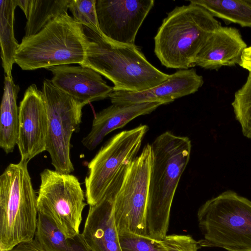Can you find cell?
Masks as SVG:
<instances>
[{
	"mask_svg": "<svg viewBox=\"0 0 251 251\" xmlns=\"http://www.w3.org/2000/svg\"><path fill=\"white\" fill-rule=\"evenodd\" d=\"M151 147L146 231L148 236L162 240L167 235L176 189L189 161L191 143L187 137L166 131L155 138Z\"/></svg>",
	"mask_w": 251,
	"mask_h": 251,
	"instance_id": "1",
	"label": "cell"
},
{
	"mask_svg": "<svg viewBox=\"0 0 251 251\" xmlns=\"http://www.w3.org/2000/svg\"><path fill=\"white\" fill-rule=\"evenodd\" d=\"M88 39L85 59L88 67L110 80L114 90L141 92L167 80L170 75L153 66L136 46L112 42L85 27Z\"/></svg>",
	"mask_w": 251,
	"mask_h": 251,
	"instance_id": "2",
	"label": "cell"
},
{
	"mask_svg": "<svg viewBox=\"0 0 251 251\" xmlns=\"http://www.w3.org/2000/svg\"><path fill=\"white\" fill-rule=\"evenodd\" d=\"M221 23L204 8L191 3L176 7L164 19L154 37V52L167 68L188 69Z\"/></svg>",
	"mask_w": 251,
	"mask_h": 251,
	"instance_id": "3",
	"label": "cell"
},
{
	"mask_svg": "<svg viewBox=\"0 0 251 251\" xmlns=\"http://www.w3.org/2000/svg\"><path fill=\"white\" fill-rule=\"evenodd\" d=\"M89 39L83 26L68 13L50 22L36 34L24 37L16 51V63L23 70L46 69L83 63Z\"/></svg>",
	"mask_w": 251,
	"mask_h": 251,
	"instance_id": "4",
	"label": "cell"
},
{
	"mask_svg": "<svg viewBox=\"0 0 251 251\" xmlns=\"http://www.w3.org/2000/svg\"><path fill=\"white\" fill-rule=\"evenodd\" d=\"M28 163H11L0 176V251L34 238L38 221L37 196Z\"/></svg>",
	"mask_w": 251,
	"mask_h": 251,
	"instance_id": "5",
	"label": "cell"
},
{
	"mask_svg": "<svg viewBox=\"0 0 251 251\" xmlns=\"http://www.w3.org/2000/svg\"><path fill=\"white\" fill-rule=\"evenodd\" d=\"M201 247L251 251V201L231 191L207 201L197 213Z\"/></svg>",
	"mask_w": 251,
	"mask_h": 251,
	"instance_id": "6",
	"label": "cell"
},
{
	"mask_svg": "<svg viewBox=\"0 0 251 251\" xmlns=\"http://www.w3.org/2000/svg\"><path fill=\"white\" fill-rule=\"evenodd\" d=\"M38 214L48 218L69 239L80 234L82 212L87 204L78 178L49 169L40 174Z\"/></svg>",
	"mask_w": 251,
	"mask_h": 251,
	"instance_id": "7",
	"label": "cell"
},
{
	"mask_svg": "<svg viewBox=\"0 0 251 251\" xmlns=\"http://www.w3.org/2000/svg\"><path fill=\"white\" fill-rule=\"evenodd\" d=\"M42 92L48 119L46 151L55 170L69 174L75 169L70 156L71 139L81 123L83 104L45 79Z\"/></svg>",
	"mask_w": 251,
	"mask_h": 251,
	"instance_id": "8",
	"label": "cell"
},
{
	"mask_svg": "<svg viewBox=\"0 0 251 251\" xmlns=\"http://www.w3.org/2000/svg\"><path fill=\"white\" fill-rule=\"evenodd\" d=\"M152 162L151 145L129 163L114 202V215L119 233L147 236L146 214Z\"/></svg>",
	"mask_w": 251,
	"mask_h": 251,
	"instance_id": "9",
	"label": "cell"
},
{
	"mask_svg": "<svg viewBox=\"0 0 251 251\" xmlns=\"http://www.w3.org/2000/svg\"><path fill=\"white\" fill-rule=\"evenodd\" d=\"M148 129V126L141 125L117 133L88 163L84 183L89 205L96 204L101 199L122 166L136 157Z\"/></svg>",
	"mask_w": 251,
	"mask_h": 251,
	"instance_id": "10",
	"label": "cell"
},
{
	"mask_svg": "<svg viewBox=\"0 0 251 251\" xmlns=\"http://www.w3.org/2000/svg\"><path fill=\"white\" fill-rule=\"evenodd\" d=\"M154 3L153 0H97L101 34L116 44L135 45L137 33Z\"/></svg>",
	"mask_w": 251,
	"mask_h": 251,
	"instance_id": "11",
	"label": "cell"
},
{
	"mask_svg": "<svg viewBox=\"0 0 251 251\" xmlns=\"http://www.w3.org/2000/svg\"><path fill=\"white\" fill-rule=\"evenodd\" d=\"M48 119L43 92L35 84L25 92L19 107L17 145L21 161L28 163L46 151Z\"/></svg>",
	"mask_w": 251,
	"mask_h": 251,
	"instance_id": "12",
	"label": "cell"
},
{
	"mask_svg": "<svg viewBox=\"0 0 251 251\" xmlns=\"http://www.w3.org/2000/svg\"><path fill=\"white\" fill-rule=\"evenodd\" d=\"M126 174L122 170L96 204L89 205L81 233L90 251H122L114 215V202Z\"/></svg>",
	"mask_w": 251,
	"mask_h": 251,
	"instance_id": "13",
	"label": "cell"
},
{
	"mask_svg": "<svg viewBox=\"0 0 251 251\" xmlns=\"http://www.w3.org/2000/svg\"><path fill=\"white\" fill-rule=\"evenodd\" d=\"M202 76L195 69L180 70L170 75L162 83L141 92L114 90L109 96L112 104L129 105L159 101L166 104L195 93L202 86Z\"/></svg>",
	"mask_w": 251,
	"mask_h": 251,
	"instance_id": "14",
	"label": "cell"
},
{
	"mask_svg": "<svg viewBox=\"0 0 251 251\" xmlns=\"http://www.w3.org/2000/svg\"><path fill=\"white\" fill-rule=\"evenodd\" d=\"M47 70L52 73L50 81L55 87L84 106L109 98L113 91L100 74L88 67L64 65Z\"/></svg>",
	"mask_w": 251,
	"mask_h": 251,
	"instance_id": "15",
	"label": "cell"
},
{
	"mask_svg": "<svg viewBox=\"0 0 251 251\" xmlns=\"http://www.w3.org/2000/svg\"><path fill=\"white\" fill-rule=\"evenodd\" d=\"M247 45L239 31L222 26L216 29L198 54L195 66L205 69L218 70L224 66L239 64Z\"/></svg>",
	"mask_w": 251,
	"mask_h": 251,
	"instance_id": "16",
	"label": "cell"
},
{
	"mask_svg": "<svg viewBox=\"0 0 251 251\" xmlns=\"http://www.w3.org/2000/svg\"><path fill=\"white\" fill-rule=\"evenodd\" d=\"M162 104L159 101L129 105L112 104L95 115L91 129L82 139V143L88 150H93L110 132L122 128L139 116L151 113Z\"/></svg>",
	"mask_w": 251,
	"mask_h": 251,
	"instance_id": "17",
	"label": "cell"
},
{
	"mask_svg": "<svg viewBox=\"0 0 251 251\" xmlns=\"http://www.w3.org/2000/svg\"><path fill=\"white\" fill-rule=\"evenodd\" d=\"M19 91V86L13 78L5 75L0 111V147L6 154L13 152L17 145L19 121L17 100Z\"/></svg>",
	"mask_w": 251,
	"mask_h": 251,
	"instance_id": "18",
	"label": "cell"
},
{
	"mask_svg": "<svg viewBox=\"0 0 251 251\" xmlns=\"http://www.w3.org/2000/svg\"><path fill=\"white\" fill-rule=\"evenodd\" d=\"M34 239L46 251H90L82 233L67 238L48 218L38 214Z\"/></svg>",
	"mask_w": 251,
	"mask_h": 251,
	"instance_id": "19",
	"label": "cell"
},
{
	"mask_svg": "<svg viewBox=\"0 0 251 251\" xmlns=\"http://www.w3.org/2000/svg\"><path fill=\"white\" fill-rule=\"evenodd\" d=\"M15 0H0V42L2 66L5 75L13 78L12 71L19 46L14 35Z\"/></svg>",
	"mask_w": 251,
	"mask_h": 251,
	"instance_id": "20",
	"label": "cell"
},
{
	"mask_svg": "<svg viewBox=\"0 0 251 251\" xmlns=\"http://www.w3.org/2000/svg\"><path fill=\"white\" fill-rule=\"evenodd\" d=\"M190 3L199 5L213 16L226 23L242 27H251V3L248 0H192Z\"/></svg>",
	"mask_w": 251,
	"mask_h": 251,
	"instance_id": "21",
	"label": "cell"
},
{
	"mask_svg": "<svg viewBox=\"0 0 251 251\" xmlns=\"http://www.w3.org/2000/svg\"><path fill=\"white\" fill-rule=\"evenodd\" d=\"M71 0H30L24 37L33 36L58 16L68 13Z\"/></svg>",
	"mask_w": 251,
	"mask_h": 251,
	"instance_id": "22",
	"label": "cell"
},
{
	"mask_svg": "<svg viewBox=\"0 0 251 251\" xmlns=\"http://www.w3.org/2000/svg\"><path fill=\"white\" fill-rule=\"evenodd\" d=\"M232 106L243 135L251 139V73L244 84L235 92Z\"/></svg>",
	"mask_w": 251,
	"mask_h": 251,
	"instance_id": "23",
	"label": "cell"
},
{
	"mask_svg": "<svg viewBox=\"0 0 251 251\" xmlns=\"http://www.w3.org/2000/svg\"><path fill=\"white\" fill-rule=\"evenodd\" d=\"M96 1L97 0H71L69 9L76 22L101 34L96 12Z\"/></svg>",
	"mask_w": 251,
	"mask_h": 251,
	"instance_id": "24",
	"label": "cell"
},
{
	"mask_svg": "<svg viewBox=\"0 0 251 251\" xmlns=\"http://www.w3.org/2000/svg\"><path fill=\"white\" fill-rule=\"evenodd\" d=\"M122 251H168L162 240L129 232L119 233Z\"/></svg>",
	"mask_w": 251,
	"mask_h": 251,
	"instance_id": "25",
	"label": "cell"
},
{
	"mask_svg": "<svg viewBox=\"0 0 251 251\" xmlns=\"http://www.w3.org/2000/svg\"><path fill=\"white\" fill-rule=\"evenodd\" d=\"M168 251H197L198 243L188 235H166L162 240Z\"/></svg>",
	"mask_w": 251,
	"mask_h": 251,
	"instance_id": "26",
	"label": "cell"
},
{
	"mask_svg": "<svg viewBox=\"0 0 251 251\" xmlns=\"http://www.w3.org/2000/svg\"><path fill=\"white\" fill-rule=\"evenodd\" d=\"M7 251H46L34 238L33 240L22 243L13 249Z\"/></svg>",
	"mask_w": 251,
	"mask_h": 251,
	"instance_id": "27",
	"label": "cell"
},
{
	"mask_svg": "<svg viewBox=\"0 0 251 251\" xmlns=\"http://www.w3.org/2000/svg\"><path fill=\"white\" fill-rule=\"evenodd\" d=\"M239 65L251 73V46L246 48L243 50Z\"/></svg>",
	"mask_w": 251,
	"mask_h": 251,
	"instance_id": "28",
	"label": "cell"
},
{
	"mask_svg": "<svg viewBox=\"0 0 251 251\" xmlns=\"http://www.w3.org/2000/svg\"><path fill=\"white\" fill-rule=\"evenodd\" d=\"M17 5L23 11L26 18L27 17L30 6V0H15Z\"/></svg>",
	"mask_w": 251,
	"mask_h": 251,
	"instance_id": "29",
	"label": "cell"
},
{
	"mask_svg": "<svg viewBox=\"0 0 251 251\" xmlns=\"http://www.w3.org/2000/svg\"><path fill=\"white\" fill-rule=\"evenodd\" d=\"M249 2L251 3V0H248Z\"/></svg>",
	"mask_w": 251,
	"mask_h": 251,
	"instance_id": "30",
	"label": "cell"
}]
</instances>
